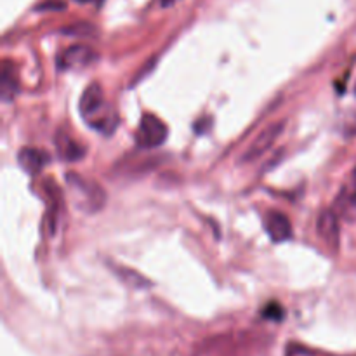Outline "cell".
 I'll list each match as a JSON object with an SVG mask.
<instances>
[{
    "label": "cell",
    "instance_id": "cell-1",
    "mask_svg": "<svg viewBox=\"0 0 356 356\" xmlns=\"http://www.w3.org/2000/svg\"><path fill=\"white\" fill-rule=\"evenodd\" d=\"M80 111H82V117L89 122L90 127L97 129L104 134H110L117 127L115 115L104 101V94L99 83H90L83 90L82 99H80Z\"/></svg>",
    "mask_w": 356,
    "mask_h": 356
},
{
    "label": "cell",
    "instance_id": "cell-2",
    "mask_svg": "<svg viewBox=\"0 0 356 356\" xmlns=\"http://www.w3.org/2000/svg\"><path fill=\"white\" fill-rule=\"evenodd\" d=\"M66 179H68V184L72 186V190L75 191L82 209H86V211H99L103 207L106 197H104V191L97 184L82 179L76 174H68Z\"/></svg>",
    "mask_w": 356,
    "mask_h": 356
},
{
    "label": "cell",
    "instance_id": "cell-3",
    "mask_svg": "<svg viewBox=\"0 0 356 356\" xmlns=\"http://www.w3.org/2000/svg\"><path fill=\"white\" fill-rule=\"evenodd\" d=\"M167 139V127L159 117L155 115H145L139 122L138 136H136V141L138 146L143 149H153L159 148L165 143Z\"/></svg>",
    "mask_w": 356,
    "mask_h": 356
},
{
    "label": "cell",
    "instance_id": "cell-4",
    "mask_svg": "<svg viewBox=\"0 0 356 356\" xmlns=\"http://www.w3.org/2000/svg\"><path fill=\"white\" fill-rule=\"evenodd\" d=\"M285 124L284 122H275V124L268 125L263 132L256 138V141L249 146V149L245 152V155L242 156V162H252V160L263 156L271 146L275 145V141L278 139V136L284 131Z\"/></svg>",
    "mask_w": 356,
    "mask_h": 356
},
{
    "label": "cell",
    "instance_id": "cell-5",
    "mask_svg": "<svg viewBox=\"0 0 356 356\" xmlns=\"http://www.w3.org/2000/svg\"><path fill=\"white\" fill-rule=\"evenodd\" d=\"M97 54L87 45H73V47L66 49L61 56H59V68L63 70H73V68H83L89 66L90 63L96 61Z\"/></svg>",
    "mask_w": 356,
    "mask_h": 356
},
{
    "label": "cell",
    "instance_id": "cell-6",
    "mask_svg": "<svg viewBox=\"0 0 356 356\" xmlns=\"http://www.w3.org/2000/svg\"><path fill=\"white\" fill-rule=\"evenodd\" d=\"M264 228L273 242H285V240L292 238V225L284 212H268L266 219H264Z\"/></svg>",
    "mask_w": 356,
    "mask_h": 356
},
{
    "label": "cell",
    "instance_id": "cell-7",
    "mask_svg": "<svg viewBox=\"0 0 356 356\" xmlns=\"http://www.w3.org/2000/svg\"><path fill=\"white\" fill-rule=\"evenodd\" d=\"M17 162H19L21 169H23L24 172L35 176V174L40 172L45 165H49L51 156H49V153L44 152V149L23 148L19 152V155H17Z\"/></svg>",
    "mask_w": 356,
    "mask_h": 356
},
{
    "label": "cell",
    "instance_id": "cell-8",
    "mask_svg": "<svg viewBox=\"0 0 356 356\" xmlns=\"http://www.w3.org/2000/svg\"><path fill=\"white\" fill-rule=\"evenodd\" d=\"M318 233L329 245L337 247L339 242V218L334 211H325L318 218Z\"/></svg>",
    "mask_w": 356,
    "mask_h": 356
},
{
    "label": "cell",
    "instance_id": "cell-9",
    "mask_svg": "<svg viewBox=\"0 0 356 356\" xmlns=\"http://www.w3.org/2000/svg\"><path fill=\"white\" fill-rule=\"evenodd\" d=\"M56 146H58V152L61 155L63 160L66 162H76L83 156V148L72 139V136H66V134H59L56 138Z\"/></svg>",
    "mask_w": 356,
    "mask_h": 356
},
{
    "label": "cell",
    "instance_id": "cell-10",
    "mask_svg": "<svg viewBox=\"0 0 356 356\" xmlns=\"http://www.w3.org/2000/svg\"><path fill=\"white\" fill-rule=\"evenodd\" d=\"M0 92H2L3 101L13 99L14 94L17 92V79L14 76V70L7 61L3 63L2 76H0Z\"/></svg>",
    "mask_w": 356,
    "mask_h": 356
},
{
    "label": "cell",
    "instance_id": "cell-11",
    "mask_svg": "<svg viewBox=\"0 0 356 356\" xmlns=\"http://www.w3.org/2000/svg\"><path fill=\"white\" fill-rule=\"evenodd\" d=\"M337 212H339L343 218L356 219V181L353 190L343 191V195L339 197V202H337Z\"/></svg>",
    "mask_w": 356,
    "mask_h": 356
},
{
    "label": "cell",
    "instance_id": "cell-12",
    "mask_svg": "<svg viewBox=\"0 0 356 356\" xmlns=\"http://www.w3.org/2000/svg\"><path fill=\"white\" fill-rule=\"evenodd\" d=\"M261 315H263V318L271 320V322H280L285 316V309L282 308L278 302H270V305L261 312Z\"/></svg>",
    "mask_w": 356,
    "mask_h": 356
},
{
    "label": "cell",
    "instance_id": "cell-13",
    "mask_svg": "<svg viewBox=\"0 0 356 356\" xmlns=\"http://www.w3.org/2000/svg\"><path fill=\"white\" fill-rule=\"evenodd\" d=\"M38 9H65V3L59 2V0H49L38 6Z\"/></svg>",
    "mask_w": 356,
    "mask_h": 356
},
{
    "label": "cell",
    "instance_id": "cell-14",
    "mask_svg": "<svg viewBox=\"0 0 356 356\" xmlns=\"http://www.w3.org/2000/svg\"><path fill=\"white\" fill-rule=\"evenodd\" d=\"M160 2H162L163 7H169V6H172V3H176L177 0H160Z\"/></svg>",
    "mask_w": 356,
    "mask_h": 356
},
{
    "label": "cell",
    "instance_id": "cell-15",
    "mask_svg": "<svg viewBox=\"0 0 356 356\" xmlns=\"http://www.w3.org/2000/svg\"><path fill=\"white\" fill-rule=\"evenodd\" d=\"M80 3H87V2H99V0H76Z\"/></svg>",
    "mask_w": 356,
    "mask_h": 356
},
{
    "label": "cell",
    "instance_id": "cell-16",
    "mask_svg": "<svg viewBox=\"0 0 356 356\" xmlns=\"http://www.w3.org/2000/svg\"><path fill=\"white\" fill-rule=\"evenodd\" d=\"M355 92H356V86H355Z\"/></svg>",
    "mask_w": 356,
    "mask_h": 356
}]
</instances>
